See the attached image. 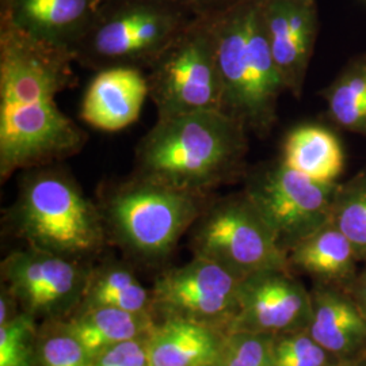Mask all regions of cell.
<instances>
[{
  "mask_svg": "<svg viewBox=\"0 0 366 366\" xmlns=\"http://www.w3.org/2000/svg\"><path fill=\"white\" fill-rule=\"evenodd\" d=\"M75 54L0 26V179L75 157L87 132L56 97L75 84Z\"/></svg>",
  "mask_w": 366,
  "mask_h": 366,
  "instance_id": "1",
  "label": "cell"
},
{
  "mask_svg": "<svg viewBox=\"0 0 366 366\" xmlns=\"http://www.w3.org/2000/svg\"><path fill=\"white\" fill-rule=\"evenodd\" d=\"M247 151V129L222 110L157 118L136 147L133 174L209 194L242 175Z\"/></svg>",
  "mask_w": 366,
  "mask_h": 366,
  "instance_id": "2",
  "label": "cell"
},
{
  "mask_svg": "<svg viewBox=\"0 0 366 366\" xmlns=\"http://www.w3.org/2000/svg\"><path fill=\"white\" fill-rule=\"evenodd\" d=\"M264 0H240L210 16L222 80V112L247 132L267 136L287 92L275 66L263 16Z\"/></svg>",
  "mask_w": 366,
  "mask_h": 366,
  "instance_id": "3",
  "label": "cell"
},
{
  "mask_svg": "<svg viewBox=\"0 0 366 366\" xmlns=\"http://www.w3.org/2000/svg\"><path fill=\"white\" fill-rule=\"evenodd\" d=\"M7 224L27 246L79 261L109 240L98 204L60 163L22 171Z\"/></svg>",
  "mask_w": 366,
  "mask_h": 366,
  "instance_id": "4",
  "label": "cell"
},
{
  "mask_svg": "<svg viewBox=\"0 0 366 366\" xmlns=\"http://www.w3.org/2000/svg\"><path fill=\"white\" fill-rule=\"evenodd\" d=\"M207 205L208 194L137 174L105 187L98 202L107 239L144 263L167 259Z\"/></svg>",
  "mask_w": 366,
  "mask_h": 366,
  "instance_id": "5",
  "label": "cell"
},
{
  "mask_svg": "<svg viewBox=\"0 0 366 366\" xmlns=\"http://www.w3.org/2000/svg\"><path fill=\"white\" fill-rule=\"evenodd\" d=\"M193 18L174 0H112L99 7L74 54L97 71L149 66Z\"/></svg>",
  "mask_w": 366,
  "mask_h": 366,
  "instance_id": "6",
  "label": "cell"
},
{
  "mask_svg": "<svg viewBox=\"0 0 366 366\" xmlns=\"http://www.w3.org/2000/svg\"><path fill=\"white\" fill-rule=\"evenodd\" d=\"M189 232L193 257L214 262L242 280L290 266L288 252L244 192L208 202Z\"/></svg>",
  "mask_w": 366,
  "mask_h": 366,
  "instance_id": "7",
  "label": "cell"
},
{
  "mask_svg": "<svg viewBox=\"0 0 366 366\" xmlns=\"http://www.w3.org/2000/svg\"><path fill=\"white\" fill-rule=\"evenodd\" d=\"M157 118L222 110V80L209 18H193L148 66Z\"/></svg>",
  "mask_w": 366,
  "mask_h": 366,
  "instance_id": "8",
  "label": "cell"
},
{
  "mask_svg": "<svg viewBox=\"0 0 366 366\" xmlns=\"http://www.w3.org/2000/svg\"><path fill=\"white\" fill-rule=\"evenodd\" d=\"M340 184L312 181L278 157L249 172L244 193L289 252L331 220Z\"/></svg>",
  "mask_w": 366,
  "mask_h": 366,
  "instance_id": "9",
  "label": "cell"
},
{
  "mask_svg": "<svg viewBox=\"0 0 366 366\" xmlns=\"http://www.w3.org/2000/svg\"><path fill=\"white\" fill-rule=\"evenodd\" d=\"M242 278L205 258L193 257L159 275L151 290L154 315L182 319L228 334L237 312Z\"/></svg>",
  "mask_w": 366,
  "mask_h": 366,
  "instance_id": "10",
  "label": "cell"
},
{
  "mask_svg": "<svg viewBox=\"0 0 366 366\" xmlns=\"http://www.w3.org/2000/svg\"><path fill=\"white\" fill-rule=\"evenodd\" d=\"M92 267L84 261L27 246L1 262L6 290L22 312L39 317H59L78 311Z\"/></svg>",
  "mask_w": 366,
  "mask_h": 366,
  "instance_id": "11",
  "label": "cell"
},
{
  "mask_svg": "<svg viewBox=\"0 0 366 366\" xmlns=\"http://www.w3.org/2000/svg\"><path fill=\"white\" fill-rule=\"evenodd\" d=\"M312 315V299L288 270H269L240 281L232 331L277 337L305 330Z\"/></svg>",
  "mask_w": 366,
  "mask_h": 366,
  "instance_id": "12",
  "label": "cell"
},
{
  "mask_svg": "<svg viewBox=\"0 0 366 366\" xmlns=\"http://www.w3.org/2000/svg\"><path fill=\"white\" fill-rule=\"evenodd\" d=\"M263 16L285 89L299 98L319 31L316 0H264Z\"/></svg>",
  "mask_w": 366,
  "mask_h": 366,
  "instance_id": "13",
  "label": "cell"
},
{
  "mask_svg": "<svg viewBox=\"0 0 366 366\" xmlns=\"http://www.w3.org/2000/svg\"><path fill=\"white\" fill-rule=\"evenodd\" d=\"M98 10L97 0H1V22L30 39L74 53Z\"/></svg>",
  "mask_w": 366,
  "mask_h": 366,
  "instance_id": "14",
  "label": "cell"
},
{
  "mask_svg": "<svg viewBox=\"0 0 366 366\" xmlns=\"http://www.w3.org/2000/svg\"><path fill=\"white\" fill-rule=\"evenodd\" d=\"M147 98L149 86L142 68H104L95 74L84 92L80 118L97 131H122L139 119Z\"/></svg>",
  "mask_w": 366,
  "mask_h": 366,
  "instance_id": "15",
  "label": "cell"
},
{
  "mask_svg": "<svg viewBox=\"0 0 366 366\" xmlns=\"http://www.w3.org/2000/svg\"><path fill=\"white\" fill-rule=\"evenodd\" d=\"M227 334L182 319H163L148 337L151 366H205L222 358Z\"/></svg>",
  "mask_w": 366,
  "mask_h": 366,
  "instance_id": "16",
  "label": "cell"
},
{
  "mask_svg": "<svg viewBox=\"0 0 366 366\" xmlns=\"http://www.w3.org/2000/svg\"><path fill=\"white\" fill-rule=\"evenodd\" d=\"M312 315L307 331L335 358L366 347V316L357 302L331 289L311 293Z\"/></svg>",
  "mask_w": 366,
  "mask_h": 366,
  "instance_id": "17",
  "label": "cell"
},
{
  "mask_svg": "<svg viewBox=\"0 0 366 366\" xmlns=\"http://www.w3.org/2000/svg\"><path fill=\"white\" fill-rule=\"evenodd\" d=\"M280 160L320 183H340L346 163L337 134L319 124H301L290 129L282 143Z\"/></svg>",
  "mask_w": 366,
  "mask_h": 366,
  "instance_id": "18",
  "label": "cell"
},
{
  "mask_svg": "<svg viewBox=\"0 0 366 366\" xmlns=\"http://www.w3.org/2000/svg\"><path fill=\"white\" fill-rule=\"evenodd\" d=\"M157 325L155 315L106 307L76 311L64 323L92 360L118 343L149 337Z\"/></svg>",
  "mask_w": 366,
  "mask_h": 366,
  "instance_id": "19",
  "label": "cell"
},
{
  "mask_svg": "<svg viewBox=\"0 0 366 366\" xmlns=\"http://www.w3.org/2000/svg\"><path fill=\"white\" fill-rule=\"evenodd\" d=\"M102 307L154 315L152 293L119 262H106L92 269L78 311Z\"/></svg>",
  "mask_w": 366,
  "mask_h": 366,
  "instance_id": "20",
  "label": "cell"
},
{
  "mask_svg": "<svg viewBox=\"0 0 366 366\" xmlns=\"http://www.w3.org/2000/svg\"><path fill=\"white\" fill-rule=\"evenodd\" d=\"M289 264L320 278H346L358 261L350 240L330 222L288 252Z\"/></svg>",
  "mask_w": 366,
  "mask_h": 366,
  "instance_id": "21",
  "label": "cell"
},
{
  "mask_svg": "<svg viewBox=\"0 0 366 366\" xmlns=\"http://www.w3.org/2000/svg\"><path fill=\"white\" fill-rule=\"evenodd\" d=\"M323 97L328 117L337 127L366 136V54L345 66Z\"/></svg>",
  "mask_w": 366,
  "mask_h": 366,
  "instance_id": "22",
  "label": "cell"
},
{
  "mask_svg": "<svg viewBox=\"0 0 366 366\" xmlns=\"http://www.w3.org/2000/svg\"><path fill=\"white\" fill-rule=\"evenodd\" d=\"M331 222L350 240L358 259H366V167L340 183Z\"/></svg>",
  "mask_w": 366,
  "mask_h": 366,
  "instance_id": "23",
  "label": "cell"
},
{
  "mask_svg": "<svg viewBox=\"0 0 366 366\" xmlns=\"http://www.w3.org/2000/svg\"><path fill=\"white\" fill-rule=\"evenodd\" d=\"M37 319L21 312L0 326V366H37Z\"/></svg>",
  "mask_w": 366,
  "mask_h": 366,
  "instance_id": "24",
  "label": "cell"
},
{
  "mask_svg": "<svg viewBox=\"0 0 366 366\" xmlns=\"http://www.w3.org/2000/svg\"><path fill=\"white\" fill-rule=\"evenodd\" d=\"M332 354L305 330L281 334L273 340L274 366H332Z\"/></svg>",
  "mask_w": 366,
  "mask_h": 366,
  "instance_id": "25",
  "label": "cell"
},
{
  "mask_svg": "<svg viewBox=\"0 0 366 366\" xmlns=\"http://www.w3.org/2000/svg\"><path fill=\"white\" fill-rule=\"evenodd\" d=\"M274 337L251 331L227 334L222 360L225 366H274Z\"/></svg>",
  "mask_w": 366,
  "mask_h": 366,
  "instance_id": "26",
  "label": "cell"
},
{
  "mask_svg": "<svg viewBox=\"0 0 366 366\" xmlns=\"http://www.w3.org/2000/svg\"><path fill=\"white\" fill-rule=\"evenodd\" d=\"M92 357L64 325L39 334L37 366H92Z\"/></svg>",
  "mask_w": 366,
  "mask_h": 366,
  "instance_id": "27",
  "label": "cell"
},
{
  "mask_svg": "<svg viewBox=\"0 0 366 366\" xmlns=\"http://www.w3.org/2000/svg\"><path fill=\"white\" fill-rule=\"evenodd\" d=\"M148 337L127 340L92 358V366H151Z\"/></svg>",
  "mask_w": 366,
  "mask_h": 366,
  "instance_id": "28",
  "label": "cell"
},
{
  "mask_svg": "<svg viewBox=\"0 0 366 366\" xmlns=\"http://www.w3.org/2000/svg\"><path fill=\"white\" fill-rule=\"evenodd\" d=\"M183 10L196 18H210L222 13L240 0H174Z\"/></svg>",
  "mask_w": 366,
  "mask_h": 366,
  "instance_id": "29",
  "label": "cell"
},
{
  "mask_svg": "<svg viewBox=\"0 0 366 366\" xmlns=\"http://www.w3.org/2000/svg\"><path fill=\"white\" fill-rule=\"evenodd\" d=\"M355 302L366 316V270L357 281V297Z\"/></svg>",
  "mask_w": 366,
  "mask_h": 366,
  "instance_id": "30",
  "label": "cell"
},
{
  "mask_svg": "<svg viewBox=\"0 0 366 366\" xmlns=\"http://www.w3.org/2000/svg\"><path fill=\"white\" fill-rule=\"evenodd\" d=\"M205 366H225L224 365V362H222V358L219 360V361H216V362H212V364H209V365H205Z\"/></svg>",
  "mask_w": 366,
  "mask_h": 366,
  "instance_id": "31",
  "label": "cell"
},
{
  "mask_svg": "<svg viewBox=\"0 0 366 366\" xmlns=\"http://www.w3.org/2000/svg\"><path fill=\"white\" fill-rule=\"evenodd\" d=\"M349 366H366V360H364V361H358V362H355V364H352V365Z\"/></svg>",
  "mask_w": 366,
  "mask_h": 366,
  "instance_id": "32",
  "label": "cell"
},
{
  "mask_svg": "<svg viewBox=\"0 0 366 366\" xmlns=\"http://www.w3.org/2000/svg\"><path fill=\"white\" fill-rule=\"evenodd\" d=\"M98 1V6L101 7L102 4H105V3H107V1H112V0H97Z\"/></svg>",
  "mask_w": 366,
  "mask_h": 366,
  "instance_id": "33",
  "label": "cell"
}]
</instances>
